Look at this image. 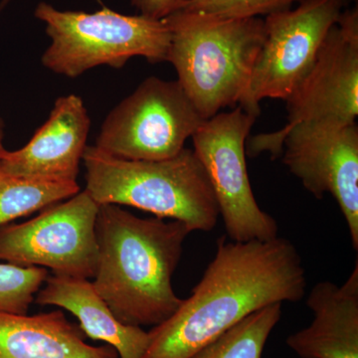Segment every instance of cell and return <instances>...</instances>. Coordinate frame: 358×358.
Wrapping results in <instances>:
<instances>
[{"instance_id":"6da1fadb","label":"cell","mask_w":358,"mask_h":358,"mask_svg":"<svg viewBox=\"0 0 358 358\" xmlns=\"http://www.w3.org/2000/svg\"><path fill=\"white\" fill-rule=\"evenodd\" d=\"M307 277L296 246L286 238L217 240L215 257L192 296L148 333L143 358H188L251 313L305 296Z\"/></svg>"},{"instance_id":"7a4b0ae2","label":"cell","mask_w":358,"mask_h":358,"mask_svg":"<svg viewBox=\"0 0 358 358\" xmlns=\"http://www.w3.org/2000/svg\"><path fill=\"white\" fill-rule=\"evenodd\" d=\"M192 230L178 220L141 218L120 205H100L94 288L122 324L155 327L182 300L173 277Z\"/></svg>"},{"instance_id":"3957f363","label":"cell","mask_w":358,"mask_h":358,"mask_svg":"<svg viewBox=\"0 0 358 358\" xmlns=\"http://www.w3.org/2000/svg\"><path fill=\"white\" fill-rule=\"evenodd\" d=\"M164 20L171 30L167 62L202 119L239 103L265 40L264 20L176 10Z\"/></svg>"},{"instance_id":"277c9868","label":"cell","mask_w":358,"mask_h":358,"mask_svg":"<svg viewBox=\"0 0 358 358\" xmlns=\"http://www.w3.org/2000/svg\"><path fill=\"white\" fill-rule=\"evenodd\" d=\"M86 188L99 205L131 206L155 217L185 223L192 232H210L219 209L210 181L192 148L162 160L117 159L87 145Z\"/></svg>"},{"instance_id":"5b68a950","label":"cell","mask_w":358,"mask_h":358,"mask_svg":"<svg viewBox=\"0 0 358 358\" xmlns=\"http://www.w3.org/2000/svg\"><path fill=\"white\" fill-rule=\"evenodd\" d=\"M34 16L51 40L42 65L56 74L76 78L98 66L122 68L133 57L152 64L167 61L171 30L164 20L127 15L107 6L95 13L60 10L44 1Z\"/></svg>"},{"instance_id":"8992f818","label":"cell","mask_w":358,"mask_h":358,"mask_svg":"<svg viewBox=\"0 0 358 358\" xmlns=\"http://www.w3.org/2000/svg\"><path fill=\"white\" fill-rule=\"evenodd\" d=\"M203 122L176 80L150 77L107 115L94 147L117 159H171Z\"/></svg>"},{"instance_id":"52a82bcc","label":"cell","mask_w":358,"mask_h":358,"mask_svg":"<svg viewBox=\"0 0 358 358\" xmlns=\"http://www.w3.org/2000/svg\"><path fill=\"white\" fill-rule=\"evenodd\" d=\"M256 115L240 106L202 122L192 136L193 150L208 176L232 241H266L278 236L277 221L257 203L246 164V140Z\"/></svg>"},{"instance_id":"ba28073f","label":"cell","mask_w":358,"mask_h":358,"mask_svg":"<svg viewBox=\"0 0 358 358\" xmlns=\"http://www.w3.org/2000/svg\"><path fill=\"white\" fill-rule=\"evenodd\" d=\"M288 122L274 133L249 141L250 157L282 155V136L301 122L320 120L355 122L358 115V8L343 10L327 32L312 69L286 101Z\"/></svg>"},{"instance_id":"9c48e42d","label":"cell","mask_w":358,"mask_h":358,"mask_svg":"<svg viewBox=\"0 0 358 358\" xmlns=\"http://www.w3.org/2000/svg\"><path fill=\"white\" fill-rule=\"evenodd\" d=\"M343 8L339 0H303L296 8L266 16L265 40L238 106L258 117L266 99L286 102L312 69Z\"/></svg>"},{"instance_id":"30bf717a","label":"cell","mask_w":358,"mask_h":358,"mask_svg":"<svg viewBox=\"0 0 358 358\" xmlns=\"http://www.w3.org/2000/svg\"><path fill=\"white\" fill-rule=\"evenodd\" d=\"M100 205L86 189L51 205L26 222L0 228V261L50 268L54 275L92 279L98 260Z\"/></svg>"},{"instance_id":"8fae6325","label":"cell","mask_w":358,"mask_h":358,"mask_svg":"<svg viewBox=\"0 0 358 358\" xmlns=\"http://www.w3.org/2000/svg\"><path fill=\"white\" fill-rule=\"evenodd\" d=\"M282 162L317 199L331 194L358 250V128L355 122H301L282 136Z\"/></svg>"},{"instance_id":"7c38bea8","label":"cell","mask_w":358,"mask_h":358,"mask_svg":"<svg viewBox=\"0 0 358 358\" xmlns=\"http://www.w3.org/2000/svg\"><path fill=\"white\" fill-rule=\"evenodd\" d=\"M91 120L77 95L56 100L48 120L20 150H6L0 173L26 178L77 180Z\"/></svg>"},{"instance_id":"4fadbf2b","label":"cell","mask_w":358,"mask_h":358,"mask_svg":"<svg viewBox=\"0 0 358 358\" xmlns=\"http://www.w3.org/2000/svg\"><path fill=\"white\" fill-rule=\"evenodd\" d=\"M312 324L287 338L301 358H358V262L343 285L322 281L308 293Z\"/></svg>"},{"instance_id":"5bb4252c","label":"cell","mask_w":358,"mask_h":358,"mask_svg":"<svg viewBox=\"0 0 358 358\" xmlns=\"http://www.w3.org/2000/svg\"><path fill=\"white\" fill-rule=\"evenodd\" d=\"M34 301L72 313L85 336L112 346L119 358H143L145 355L148 333L120 322L89 279L49 275Z\"/></svg>"},{"instance_id":"9a60e30c","label":"cell","mask_w":358,"mask_h":358,"mask_svg":"<svg viewBox=\"0 0 358 358\" xmlns=\"http://www.w3.org/2000/svg\"><path fill=\"white\" fill-rule=\"evenodd\" d=\"M0 358H119L112 346L86 343L62 310L15 315L0 312Z\"/></svg>"},{"instance_id":"2e32d148","label":"cell","mask_w":358,"mask_h":358,"mask_svg":"<svg viewBox=\"0 0 358 358\" xmlns=\"http://www.w3.org/2000/svg\"><path fill=\"white\" fill-rule=\"evenodd\" d=\"M79 192L77 180L26 178L0 173V228Z\"/></svg>"},{"instance_id":"e0dca14e","label":"cell","mask_w":358,"mask_h":358,"mask_svg":"<svg viewBox=\"0 0 358 358\" xmlns=\"http://www.w3.org/2000/svg\"><path fill=\"white\" fill-rule=\"evenodd\" d=\"M282 317V303L251 313L188 358H262L264 348Z\"/></svg>"},{"instance_id":"ac0fdd59","label":"cell","mask_w":358,"mask_h":358,"mask_svg":"<svg viewBox=\"0 0 358 358\" xmlns=\"http://www.w3.org/2000/svg\"><path fill=\"white\" fill-rule=\"evenodd\" d=\"M48 275L45 268L0 263V312L27 315Z\"/></svg>"},{"instance_id":"d6986e66","label":"cell","mask_w":358,"mask_h":358,"mask_svg":"<svg viewBox=\"0 0 358 358\" xmlns=\"http://www.w3.org/2000/svg\"><path fill=\"white\" fill-rule=\"evenodd\" d=\"M303 0H185L178 10L222 20H246L291 9Z\"/></svg>"},{"instance_id":"ffe728a7","label":"cell","mask_w":358,"mask_h":358,"mask_svg":"<svg viewBox=\"0 0 358 358\" xmlns=\"http://www.w3.org/2000/svg\"><path fill=\"white\" fill-rule=\"evenodd\" d=\"M131 2L140 14L155 20H164L178 10L185 0H131Z\"/></svg>"},{"instance_id":"44dd1931","label":"cell","mask_w":358,"mask_h":358,"mask_svg":"<svg viewBox=\"0 0 358 358\" xmlns=\"http://www.w3.org/2000/svg\"><path fill=\"white\" fill-rule=\"evenodd\" d=\"M4 134H6V124H4L3 117L0 113V159L3 157L7 150L4 147Z\"/></svg>"},{"instance_id":"7402d4cb","label":"cell","mask_w":358,"mask_h":358,"mask_svg":"<svg viewBox=\"0 0 358 358\" xmlns=\"http://www.w3.org/2000/svg\"><path fill=\"white\" fill-rule=\"evenodd\" d=\"M11 1H13V0H1V2H0V13L4 10V8H6Z\"/></svg>"},{"instance_id":"603a6c76","label":"cell","mask_w":358,"mask_h":358,"mask_svg":"<svg viewBox=\"0 0 358 358\" xmlns=\"http://www.w3.org/2000/svg\"><path fill=\"white\" fill-rule=\"evenodd\" d=\"M339 1L341 2V4H343V7L350 6V3L353 1V0H339Z\"/></svg>"}]
</instances>
